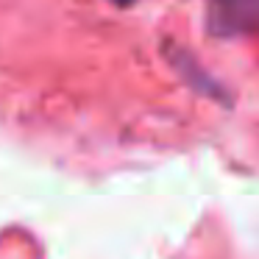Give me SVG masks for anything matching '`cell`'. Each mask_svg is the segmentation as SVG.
Wrapping results in <instances>:
<instances>
[{
  "mask_svg": "<svg viewBox=\"0 0 259 259\" xmlns=\"http://www.w3.org/2000/svg\"><path fill=\"white\" fill-rule=\"evenodd\" d=\"M214 34H248L259 28V0H206Z\"/></svg>",
  "mask_w": 259,
  "mask_h": 259,
  "instance_id": "cell-1",
  "label": "cell"
},
{
  "mask_svg": "<svg viewBox=\"0 0 259 259\" xmlns=\"http://www.w3.org/2000/svg\"><path fill=\"white\" fill-rule=\"evenodd\" d=\"M114 3H120V6H125V3H131V0H114Z\"/></svg>",
  "mask_w": 259,
  "mask_h": 259,
  "instance_id": "cell-2",
  "label": "cell"
}]
</instances>
